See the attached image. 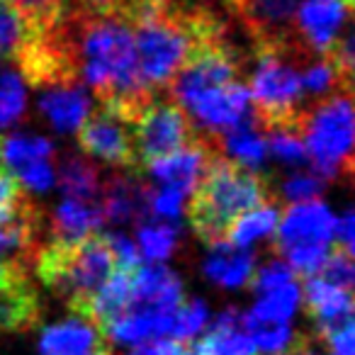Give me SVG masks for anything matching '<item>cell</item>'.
<instances>
[{"instance_id": "cell-1", "label": "cell", "mask_w": 355, "mask_h": 355, "mask_svg": "<svg viewBox=\"0 0 355 355\" xmlns=\"http://www.w3.org/2000/svg\"><path fill=\"white\" fill-rule=\"evenodd\" d=\"M270 200H275V193L268 178L217 153L188 198V224L205 243L217 246L227 241L229 227L239 214Z\"/></svg>"}, {"instance_id": "cell-2", "label": "cell", "mask_w": 355, "mask_h": 355, "mask_svg": "<svg viewBox=\"0 0 355 355\" xmlns=\"http://www.w3.org/2000/svg\"><path fill=\"white\" fill-rule=\"evenodd\" d=\"M32 268L37 277L80 316L103 282L117 270V263L107 234L93 232L76 241H42Z\"/></svg>"}, {"instance_id": "cell-3", "label": "cell", "mask_w": 355, "mask_h": 355, "mask_svg": "<svg viewBox=\"0 0 355 355\" xmlns=\"http://www.w3.org/2000/svg\"><path fill=\"white\" fill-rule=\"evenodd\" d=\"M306 158L321 178H355V95L336 88L300 117Z\"/></svg>"}, {"instance_id": "cell-4", "label": "cell", "mask_w": 355, "mask_h": 355, "mask_svg": "<svg viewBox=\"0 0 355 355\" xmlns=\"http://www.w3.org/2000/svg\"><path fill=\"white\" fill-rule=\"evenodd\" d=\"M302 54L295 46H256V66L248 78L253 122L268 129H300V117L306 105L302 103V73L295 61ZM302 134V132H300Z\"/></svg>"}, {"instance_id": "cell-5", "label": "cell", "mask_w": 355, "mask_h": 355, "mask_svg": "<svg viewBox=\"0 0 355 355\" xmlns=\"http://www.w3.org/2000/svg\"><path fill=\"white\" fill-rule=\"evenodd\" d=\"M241 71L243 59L227 42V35L214 37L190 54V59L180 66L175 78L168 83L166 93L185 110L200 95L241 80Z\"/></svg>"}, {"instance_id": "cell-6", "label": "cell", "mask_w": 355, "mask_h": 355, "mask_svg": "<svg viewBox=\"0 0 355 355\" xmlns=\"http://www.w3.org/2000/svg\"><path fill=\"white\" fill-rule=\"evenodd\" d=\"M161 95H156L132 122L139 171H144L156 158L168 156L175 148L185 146L200 137L190 114L168 93L166 98H161Z\"/></svg>"}, {"instance_id": "cell-7", "label": "cell", "mask_w": 355, "mask_h": 355, "mask_svg": "<svg viewBox=\"0 0 355 355\" xmlns=\"http://www.w3.org/2000/svg\"><path fill=\"white\" fill-rule=\"evenodd\" d=\"M76 132H78V146L88 156H98L110 166L124 168V171H139L132 122L122 114L100 105V110H90L85 114Z\"/></svg>"}, {"instance_id": "cell-8", "label": "cell", "mask_w": 355, "mask_h": 355, "mask_svg": "<svg viewBox=\"0 0 355 355\" xmlns=\"http://www.w3.org/2000/svg\"><path fill=\"white\" fill-rule=\"evenodd\" d=\"M345 20V0H302L295 15V46L302 56H324Z\"/></svg>"}, {"instance_id": "cell-9", "label": "cell", "mask_w": 355, "mask_h": 355, "mask_svg": "<svg viewBox=\"0 0 355 355\" xmlns=\"http://www.w3.org/2000/svg\"><path fill=\"white\" fill-rule=\"evenodd\" d=\"M217 153H222L217 141L200 134L198 139H193V141L185 144V146L175 148V151L168 153V156H161V158H156V161H151L144 171L151 173L161 185L183 190L190 198V193L195 190L198 180L202 178L205 168L209 166V161H212Z\"/></svg>"}, {"instance_id": "cell-10", "label": "cell", "mask_w": 355, "mask_h": 355, "mask_svg": "<svg viewBox=\"0 0 355 355\" xmlns=\"http://www.w3.org/2000/svg\"><path fill=\"white\" fill-rule=\"evenodd\" d=\"M336 236V217L319 200L292 202L282 214L280 229H275L272 251L282 253L300 243H331Z\"/></svg>"}, {"instance_id": "cell-11", "label": "cell", "mask_w": 355, "mask_h": 355, "mask_svg": "<svg viewBox=\"0 0 355 355\" xmlns=\"http://www.w3.org/2000/svg\"><path fill=\"white\" fill-rule=\"evenodd\" d=\"M183 304V285L166 266H139L132 277V297L124 309L175 314Z\"/></svg>"}, {"instance_id": "cell-12", "label": "cell", "mask_w": 355, "mask_h": 355, "mask_svg": "<svg viewBox=\"0 0 355 355\" xmlns=\"http://www.w3.org/2000/svg\"><path fill=\"white\" fill-rule=\"evenodd\" d=\"M42 302L32 287L30 270L0 282V334H20L40 321Z\"/></svg>"}, {"instance_id": "cell-13", "label": "cell", "mask_w": 355, "mask_h": 355, "mask_svg": "<svg viewBox=\"0 0 355 355\" xmlns=\"http://www.w3.org/2000/svg\"><path fill=\"white\" fill-rule=\"evenodd\" d=\"M100 209L105 222L124 224L132 219H144L151 214L148 190L132 180V175H112L100 188Z\"/></svg>"}, {"instance_id": "cell-14", "label": "cell", "mask_w": 355, "mask_h": 355, "mask_svg": "<svg viewBox=\"0 0 355 355\" xmlns=\"http://www.w3.org/2000/svg\"><path fill=\"white\" fill-rule=\"evenodd\" d=\"M40 110L51 127L59 132H73L85 119V114L93 110L90 95L85 93V83H61L42 88Z\"/></svg>"}, {"instance_id": "cell-15", "label": "cell", "mask_w": 355, "mask_h": 355, "mask_svg": "<svg viewBox=\"0 0 355 355\" xmlns=\"http://www.w3.org/2000/svg\"><path fill=\"white\" fill-rule=\"evenodd\" d=\"M200 355H256L251 331L243 326V314L239 309H227L214 321L212 331L198 343Z\"/></svg>"}, {"instance_id": "cell-16", "label": "cell", "mask_w": 355, "mask_h": 355, "mask_svg": "<svg viewBox=\"0 0 355 355\" xmlns=\"http://www.w3.org/2000/svg\"><path fill=\"white\" fill-rule=\"evenodd\" d=\"M100 343V331L85 319L54 324L42 334L40 355H90Z\"/></svg>"}, {"instance_id": "cell-17", "label": "cell", "mask_w": 355, "mask_h": 355, "mask_svg": "<svg viewBox=\"0 0 355 355\" xmlns=\"http://www.w3.org/2000/svg\"><path fill=\"white\" fill-rule=\"evenodd\" d=\"M103 222L105 217H103V209H100V202L69 198L51 214V219L46 222V232L51 234L49 239L76 241V239L88 236L95 229H100Z\"/></svg>"}, {"instance_id": "cell-18", "label": "cell", "mask_w": 355, "mask_h": 355, "mask_svg": "<svg viewBox=\"0 0 355 355\" xmlns=\"http://www.w3.org/2000/svg\"><path fill=\"white\" fill-rule=\"evenodd\" d=\"M219 151L229 153V158L243 163L248 168H261L268 156V139L253 127V119L236 124L232 129H224L222 134L214 137Z\"/></svg>"}, {"instance_id": "cell-19", "label": "cell", "mask_w": 355, "mask_h": 355, "mask_svg": "<svg viewBox=\"0 0 355 355\" xmlns=\"http://www.w3.org/2000/svg\"><path fill=\"white\" fill-rule=\"evenodd\" d=\"M205 272L209 280L222 287H241L253 275V253H246L236 246L229 248L227 241L217 243L205 263Z\"/></svg>"}, {"instance_id": "cell-20", "label": "cell", "mask_w": 355, "mask_h": 355, "mask_svg": "<svg viewBox=\"0 0 355 355\" xmlns=\"http://www.w3.org/2000/svg\"><path fill=\"white\" fill-rule=\"evenodd\" d=\"M277 219H280V209H277L275 200L256 205V207L246 209V212L234 219L227 232V243L236 248L251 246L258 239H266L275 232Z\"/></svg>"}, {"instance_id": "cell-21", "label": "cell", "mask_w": 355, "mask_h": 355, "mask_svg": "<svg viewBox=\"0 0 355 355\" xmlns=\"http://www.w3.org/2000/svg\"><path fill=\"white\" fill-rule=\"evenodd\" d=\"M300 297L302 292L297 287V282L275 287L270 292H263L258 304L248 314H243V326L253 329V326H263V324H287V319L300 306Z\"/></svg>"}, {"instance_id": "cell-22", "label": "cell", "mask_w": 355, "mask_h": 355, "mask_svg": "<svg viewBox=\"0 0 355 355\" xmlns=\"http://www.w3.org/2000/svg\"><path fill=\"white\" fill-rule=\"evenodd\" d=\"M51 153H54V146L44 137H25V134L0 137V163L12 175H20L27 166L37 161H46L51 158Z\"/></svg>"}, {"instance_id": "cell-23", "label": "cell", "mask_w": 355, "mask_h": 355, "mask_svg": "<svg viewBox=\"0 0 355 355\" xmlns=\"http://www.w3.org/2000/svg\"><path fill=\"white\" fill-rule=\"evenodd\" d=\"M59 185L69 198L76 200H90L98 202L100 200V173L93 163H88L85 158L69 156L61 163L59 173Z\"/></svg>"}, {"instance_id": "cell-24", "label": "cell", "mask_w": 355, "mask_h": 355, "mask_svg": "<svg viewBox=\"0 0 355 355\" xmlns=\"http://www.w3.org/2000/svg\"><path fill=\"white\" fill-rule=\"evenodd\" d=\"M35 32L37 30H32L30 22L8 0H0V59L15 61V56Z\"/></svg>"}, {"instance_id": "cell-25", "label": "cell", "mask_w": 355, "mask_h": 355, "mask_svg": "<svg viewBox=\"0 0 355 355\" xmlns=\"http://www.w3.org/2000/svg\"><path fill=\"white\" fill-rule=\"evenodd\" d=\"M324 56L334 66L336 78H338V88L355 93V10L350 25L345 27L343 35L336 37V42L331 44V49Z\"/></svg>"}, {"instance_id": "cell-26", "label": "cell", "mask_w": 355, "mask_h": 355, "mask_svg": "<svg viewBox=\"0 0 355 355\" xmlns=\"http://www.w3.org/2000/svg\"><path fill=\"white\" fill-rule=\"evenodd\" d=\"M27 95L20 73L10 69H0V129L17 124L25 114Z\"/></svg>"}, {"instance_id": "cell-27", "label": "cell", "mask_w": 355, "mask_h": 355, "mask_svg": "<svg viewBox=\"0 0 355 355\" xmlns=\"http://www.w3.org/2000/svg\"><path fill=\"white\" fill-rule=\"evenodd\" d=\"M22 17L32 25V30L46 32L66 15L64 0H8Z\"/></svg>"}, {"instance_id": "cell-28", "label": "cell", "mask_w": 355, "mask_h": 355, "mask_svg": "<svg viewBox=\"0 0 355 355\" xmlns=\"http://www.w3.org/2000/svg\"><path fill=\"white\" fill-rule=\"evenodd\" d=\"M178 232L171 224H144L139 229V248L148 261H163L173 253Z\"/></svg>"}, {"instance_id": "cell-29", "label": "cell", "mask_w": 355, "mask_h": 355, "mask_svg": "<svg viewBox=\"0 0 355 355\" xmlns=\"http://www.w3.org/2000/svg\"><path fill=\"white\" fill-rule=\"evenodd\" d=\"M268 148L272 156H277L287 166H302L306 161V146L302 139L300 129L285 127V129H268Z\"/></svg>"}, {"instance_id": "cell-30", "label": "cell", "mask_w": 355, "mask_h": 355, "mask_svg": "<svg viewBox=\"0 0 355 355\" xmlns=\"http://www.w3.org/2000/svg\"><path fill=\"white\" fill-rule=\"evenodd\" d=\"M248 331H251L256 348L266 355L287 353V350L295 348L302 338V336L295 334L287 324H263V326H253V329H248Z\"/></svg>"}, {"instance_id": "cell-31", "label": "cell", "mask_w": 355, "mask_h": 355, "mask_svg": "<svg viewBox=\"0 0 355 355\" xmlns=\"http://www.w3.org/2000/svg\"><path fill=\"white\" fill-rule=\"evenodd\" d=\"M329 251H331L329 243H300V246L285 248L280 256H285V263L300 277H309L319 272V268L324 266Z\"/></svg>"}, {"instance_id": "cell-32", "label": "cell", "mask_w": 355, "mask_h": 355, "mask_svg": "<svg viewBox=\"0 0 355 355\" xmlns=\"http://www.w3.org/2000/svg\"><path fill=\"white\" fill-rule=\"evenodd\" d=\"M205 324H207V309H205V304L200 300H193L188 304L178 306L171 334L173 338L188 343V340H193L205 329Z\"/></svg>"}, {"instance_id": "cell-33", "label": "cell", "mask_w": 355, "mask_h": 355, "mask_svg": "<svg viewBox=\"0 0 355 355\" xmlns=\"http://www.w3.org/2000/svg\"><path fill=\"white\" fill-rule=\"evenodd\" d=\"M319 275L324 277V280L334 282V285L355 292V261L340 246L329 251L324 266L319 268Z\"/></svg>"}, {"instance_id": "cell-34", "label": "cell", "mask_w": 355, "mask_h": 355, "mask_svg": "<svg viewBox=\"0 0 355 355\" xmlns=\"http://www.w3.org/2000/svg\"><path fill=\"white\" fill-rule=\"evenodd\" d=\"M338 88V78L336 71L331 66V61L326 56H321V61H314L311 66H306L302 73V90L314 98H324V95L334 93Z\"/></svg>"}, {"instance_id": "cell-35", "label": "cell", "mask_w": 355, "mask_h": 355, "mask_svg": "<svg viewBox=\"0 0 355 355\" xmlns=\"http://www.w3.org/2000/svg\"><path fill=\"white\" fill-rule=\"evenodd\" d=\"M324 188V178L319 173H295L282 183V195L290 202H304V200H316Z\"/></svg>"}, {"instance_id": "cell-36", "label": "cell", "mask_w": 355, "mask_h": 355, "mask_svg": "<svg viewBox=\"0 0 355 355\" xmlns=\"http://www.w3.org/2000/svg\"><path fill=\"white\" fill-rule=\"evenodd\" d=\"M295 280H297V272L292 270L285 261H272V263H268L266 268H261L258 275L248 282H251L253 290L263 295V292H270V290H275V287L290 285V282H295Z\"/></svg>"}, {"instance_id": "cell-37", "label": "cell", "mask_w": 355, "mask_h": 355, "mask_svg": "<svg viewBox=\"0 0 355 355\" xmlns=\"http://www.w3.org/2000/svg\"><path fill=\"white\" fill-rule=\"evenodd\" d=\"M185 200H188V195H185L183 190L161 185L156 193H148V207H151L153 217L173 219V217H178V214H180Z\"/></svg>"}, {"instance_id": "cell-38", "label": "cell", "mask_w": 355, "mask_h": 355, "mask_svg": "<svg viewBox=\"0 0 355 355\" xmlns=\"http://www.w3.org/2000/svg\"><path fill=\"white\" fill-rule=\"evenodd\" d=\"M25 198L27 188L20 183V178L12 175L10 171H0V222L10 217Z\"/></svg>"}, {"instance_id": "cell-39", "label": "cell", "mask_w": 355, "mask_h": 355, "mask_svg": "<svg viewBox=\"0 0 355 355\" xmlns=\"http://www.w3.org/2000/svg\"><path fill=\"white\" fill-rule=\"evenodd\" d=\"M107 241H110V248H112V253H114V263H117V268H122V270H137V268L141 266L139 248L129 236H124V234H107Z\"/></svg>"}, {"instance_id": "cell-40", "label": "cell", "mask_w": 355, "mask_h": 355, "mask_svg": "<svg viewBox=\"0 0 355 355\" xmlns=\"http://www.w3.org/2000/svg\"><path fill=\"white\" fill-rule=\"evenodd\" d=\"M20 183L25 185L27 190H37V193H44L54 185V168H51L49 158L46 161H37L32 166H27L25 171L20 173Z\"/></svg>"}, {"instance_id": "cell-41", "label": "cell", "mask_w": 355, "mask_h": 355, "mask_svg": "<svg viewBox=\"0 0 355 355\" xmlns=\"http://www.w3.org/2000/svg\"><path fill=\"white\" fill-rule=\"evenodd\" d=\"M326 343L331 345V350L336 355H355V321H350V324L340 326L338 331H334L326 338Z\"/></svg>"}, {"instance_id": "cell-42", "label": "cell", "mask_w": 355, "mask_h": 355, "mask_svg": "<svg viewBox=\"0 0 355 355\" xmlns=\"http://www.w3.org/2000/svg\"><path fill=\"white\" fill-rule=\"evenodd\" d=\"M336 236H338V246L355 261V209H350L340 222H336Z\"/></svg>"}, {"instance_id": "cell-43", "label": "cell", "mask_w": 355, "mask_h": 355, "mask_svg": "<svg viewBox=\"0 0 355 355\" xmlns=\"http://www.w3.org/2000/svg\"><path fill=\"white\" fill-rule=\"evenodd\" d=\"M183 340L178 338H163V340H151V343H144L139 348H134L129 355H180L183 350Z\"/></svg>"}, {"instance_id": "cell-44", "label": "cell", "mask_w": 355, "mask_h": 355, "mask_svg": "<svg viewBox=\"0 0 355 355\" xmlns=\"http://www.w3.org/2000/svg\"><path fill=\"white\" fill-rule=\"evenodd\" d=\"M280 355H319V353H311V348H309V338H304V336H302L300 343H297L295 348H290V350H287V353H280Z\"/></svg>"}, {"instance_id": "cell-45", "label": "cell", "mask_w": 355, "mask_h": 355, "mask_svg": "<svg viewBox=\"0 0 355 355\" xmlns=\"http://www.w3.org/2000/svg\"><path fill=\"white\" fill-rule=\"evenodd\" d=\"M180 355H200L198 343H190V340H188V345H183V350H180Z\"/></svg>"}, {"instance_id": "cell-46", "label": "cell", "mask_w": 355, "mask_h": 355, "mask_svg": "<svg viewBox=\"0 0 355 355\" xmlns=\"http://www.w3.org/2000/svg\"><path fill=\"white\" fill-rule=\"evenodd\" d=\"M345 6H348V10H355V0H345Z\"/></svg>"}, {"instance_id": "cell-47", "label": "cell", "mask_w": 355, "mask_h": 355, "mask_svg": "<svg viewBox=\"0 0 355 355\" xmlns=\"http://www.w3.org/2000/svg\"><path fill=\"white\" fill-rule=\"evenodd\" d=\"M90 355H110L107 350H98V353H90Z\"/></svg>"}]
</instances>
